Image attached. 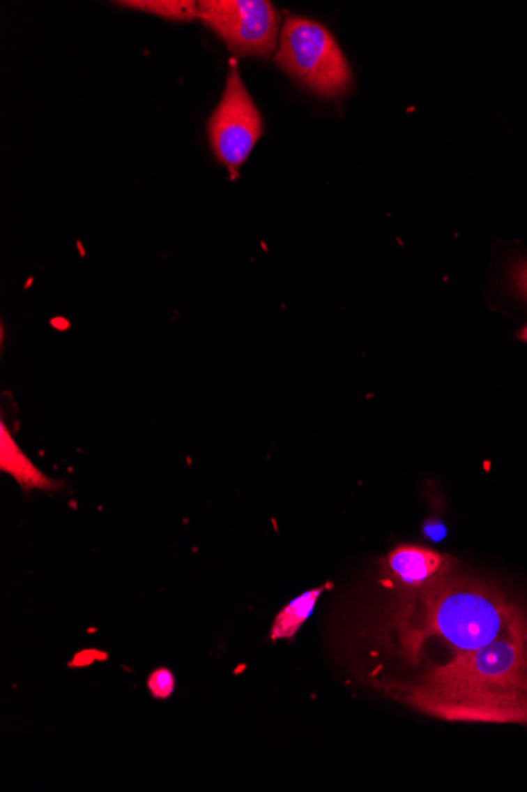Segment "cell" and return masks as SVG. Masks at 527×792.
Segmentation results:
<instances>
[{"mask_svg": "<svg viewBox=\"0 0 527 792\" xmlns=\"http://www.w3.org/2000/svg\"><path fill=\"white\" fill-rule=\"evenodd\" d=\"M76 658H82V661H79V663H77V664H91V663H93L95 659L98 658V653L95 652V650H86V652H82V653L77 655ZM77 664H76V666H77Z\"/></svg>", "mask_w": 527, "mask_h": 792, "instance_id": "obj_13", "label": "cell"}, {"mask_svg": "<svg viewBox=\"0 0 527 792\" xmlns=\"http://www.w3.org/2000/svg\"><path fill=\"white\" fill-rule=\"evenodd\" d=\"M450 558L427 547L403 544L388 553L387 568L403 585L420 588L444 579L450 568Z\"/></svg>", "mask_w": 527, "mask_h": 792, "instance_id": "obj_6", "label": "cell"}, {"mask_svg": "<svg viewBox=\"0 0 527 792\" xmlns=\"http://www.w3.org/2000/svg\"><path fill=\"white\" fill-rule=\"evenodd\" d=\"M428 702L445 717L527 722V634L458 653L433 675Z\"/></svg>", "mask_w": 527, "mask_h": 792, "instance_id": "obj_1", "label": "cell"}, {"mask_svg": "<svg viewBox=\"0 0 527 792\" xmlns=\"http://www.w3.org/2000/svg\"><path fill=\"white\" fill-rule=\"evenodd\" d=\"M262 130L261 112L243 84L236 59H232L223 95L207 122L215 157L231 171L232 177L250 157Z\"/></svg>", "mask_w": 527, "mask_h": 792, "instance_id": "obj_4", "label": "cell"}, {"mask_svg": "<svg viewBox=\"0 0 527 792\" xmlns=\"http://www.w3.org/2000/svg\"><path fill=\"white\" fill-rule=\"evenodd\" d=\"M199 20L237 56H272L280 15L266 0H201Z\"/></svg>", "mask_w": 527, "mask_h": 792, "instance_id": "obj_5", "label": "cell"}, {"mask_svg": "<svg viewBox=\"0 0 527 792\" xmlns=\"http://www.w3.org/2000/svg\"><path fill=\"white\" fill-rule=\"evenodd\" d=\"M275 63L321 97L338 98L352 86L351 67L337 40L322 24L307 17H286Z\"/></svg>", "mask_w": 527, "mask_h": 792, "instance_id": "obj_3", "label": "cell"}, {"mask_svg": "<svg viewBox=\"0 0 527 792\" xmlns=\"http://www.w3.org/2000/svg\"><path fill=\"white\" fill-rule=\"evenodd\" d=\"M512 285L517 293L527 299V260H521L510 272Z\"/></svg>", "mask_w": 527, "mask_h": 792, "instance_id": "obj_11", "label": "cell"}, {"mask_svg": "<svg viewBox=\"0 0 527 792\" xmlns=\"http://www.w3.org/2000/svg\"><path fill=\"white\" fill-rule=\"evenodd\" d=\"M518 338H519V341H523V342L527 343V324L518 332Z\"/></svg>", "mask_w": 527, "mask_h": 792, "instance_id": "obj_14", "label": "cell"}, {"mask_svg": "<svg viewBox=\"0 0 527 792\" xmlns=\"http://www.w3.org/2000/svg\"><path fill=\"white\" fill-rule=\"evenodd\" d=\"M327 587L328 585H321L313 588V590L298 595L291 603H287L280 611V614L275 617L270 629V639H292L298 633V629L303 627V623L313 614L317 601H319L321 595L327 590Z\"/></svg>", "mask_w": 527, "mask_h": 792, "instance_id": "obj_8", "label": "cell"}, {"mask_svg": "<svg viewBox=\"0 0 527 792\" xmlns=\"http://www.w3.org/2000/svg\"><path fill=\"white\" fill-rule=\"evenodd\" d=\"M125 8H135L171 21H193L199 17L197 2L191 0H125L117 2Z\"/></svg>", "mask_w": 527, "mask_h": 792, "instance_id": "obj_9", "label": "cell"}, {"mask_svg": "<svg viewBox=\"0 0 527 792\" xmlns=\"http://www.w3.org/2000/svg\"><path fill=\"white\" fill-rule=\"evenodd\" d=\"M423 533L427 535L431 541H436L437 543V541H442L445 538V525L441 521L429 519L425 522Z\"/></svg>", "mask_w": 527, "mask_h": 792, "instance_id": "obj_12", "label": "cell"}, {"mask_svg": "<svg viewBox=\"0 0 527 792\" xmlns=\"http://www.w3.org/2000/svg\"><path fill=\"white\" fill-rule=\"evenodd\" d=\"M423 595L425 625L458 653L477 650L502 636L527 634V620L499 592L480 583L439 579Z\"/></svg>", "mask_w": 527, "mask_h": 792, "instance_id": "obj_2", "label": "cell"}, {"mask_svg": "<svg viewBox=\"0 0 527 792\" xmlns=\"http://www.w3.org/2000/svg\"><path fill=\"white\" fill-rule=\"evenodd\" d=\"M147 688L153 698L167 699L176 689V677L169 669L158 668L148 675Z\"/></svg>", "mask_w": 527, "mask_h": 792, "instance_id": "obj_10", "label": "cell"}, {"mask_svg": "<svg viewBox=\"0 0 527 792\" xmlns=\"http://www.w3.org/2000/svg\"><path fill=\"white\" fill-rule=\"evenodd\" d=\"M0 431H2V435H0V468H2V472L13 476L24 491H56L61 487L57 481L41 473L33 465L31 458L24 454L3 421L0 424Z\"/></svg>", "mask_w": 527, "mask_h": 792, "instance_id": "obj_7", "label": "cell"}]
</instances>
